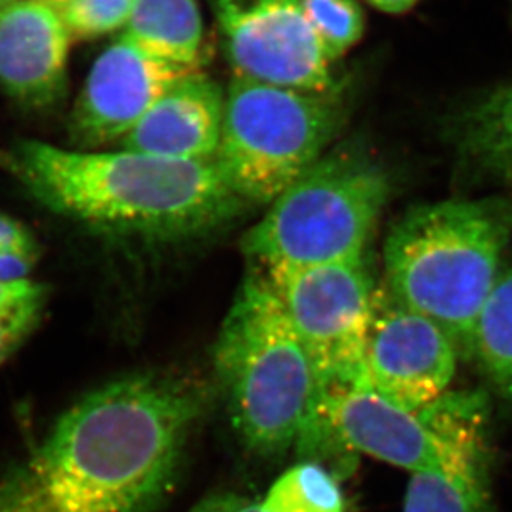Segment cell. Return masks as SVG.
<instances>
[{
  "label": "cell",
  "mask_w": 512,
  "mask_h": 512,
  "mask_svg": "<svg viewBox=\"0 0 512 512\" xmlns=\"http://www.w3.org/2000/svg\"><path fill=\"white\" fill-rule=\"evenodd\" d=\"M261 268L328 391L368 384L366 340L376 285L366 258Z\"/></svg>",
  "instance_id": "obj_8"
},
{
  "label": "cell",
  "mask_w": 512,
  "mask_h": 512,
  "mask_svg": "<svg viewBox=\"0 0 512 512\" xmlns=\"http://www.w3.org/2000/svg\"><path fill=\"white\" fill-rule=\"evenodd\" d=\"M10 2H14V0H0V9H2V7H5V5H9Z\"/></svg>",
  "instance_id": "obj_28"
},
{
  "label": "cell",
  "mask_w": 512,
  "mask_h": 512,
  "mask_svg": "<svg viewBox=\"0 0 512 512\" xmlns=\"http://www.w3.org/2000/svg\"><path fill=\"white\" fill-rule=\"evenodd\" d=\"M0 255L22 256L37 261L39 258V243L29 228L14 218L0 215Z\"/></svg>",
  "instance_id": "obj_22"
},
{
  "label": "cell",
  "mask_w": 512,
  "mask_h": 512,
  "mask_svg": "<svg viewBox=\"0 0 512 512\" xmlns=\"http://www.w3.org/2000/svg\"><path fill=\"white\" fill-rule=\"evenodd\" d=\"M403 512H499L493 459L464 469L411 474Z\"/></svg>",
  "instance_id": "obj_16"
},
{
  "label": "cell",
  "mask_w": 512,
  "mask_h": 512,
  "mask_svg": "<svg viewBox=\"0 0 512 512\" xmlns=\"http://www.w3.org/2000/svg\"><path fill=\"white\" fill-rule=\"evenodd\" d=\"M215 9L235 75L315 94L335 89L300 0H217Z\"/></svg>",
  "instance_id": "obj_9"
},
{
  "label": "cell",
  "mask_w": 512,
  "mask_h": 512,
  "mask_svg": "<svg viewBox=\"0 0 512 512\" xmlns=\"http://www.w3.org/2000/svg\"><path fill=\"white\" fill-rule=\"evenodd\" d=\"M341 120L331 92L283 89L235 75L213 162L243 202L270 205L325 155Z\"/></svg>",
  "instance_id": "obj_6"
},
{
  "label": "cell",
  "mask_w": 512,
  "mask_h": 512,
  "mask_svg": "<svg viewBox=\"0 0 512 512\" xmlns=\"http://www.w3.org/2000/svg\"><path fill=\"white\" fill-rule=\"evenodd\" d=\"M40 298H49V291L44 283H37L30 278L0 281V311L10 310L14 306L24 305Z\"/></svg>",
  "instance_id": "obj_23"
},
{
  "label": "cell",
  "mask_w": 512,
  "mask_h": 512,
  "mask_svg": "<svg viewBox=\"0 0 512 512\" xmlns=\"http://www.w3.org/2000/svg\"><path fill=\"white\" fill-rule=\"evenodd\" d=\"M213 361L248 449L316 456L328 388L260 265L245 276L220 326Z\"/></svg>",
  "instance_id": "obj_3"
},
{
  "label": "cell",
  "mask_w": 512,
  "mask_h": 512,
  "mask_svg": "<svg viewBox=\"0 0 512 512\" xmlns=\"http://www.w3.org/2000/svg\"><path fill=\"white\" fill-rule=\"evenodd\" d=\"M4 167L40 205L62 217L152 243L203 237L242 212L215 162L147 153L75 152L20 140Z\"/></svg>",
  "instance_id": "obj_2"
},
{
  "label": "cell",
  "mask_w": 512,
  "mask_h": 512,
  "mask_svg": "<svg viewBox=\"0 0 512 512\" xmlns=\"http://www.w3.org/2000/svg\"><path fill=\"white\" fill-rule=\"evenodd\" d=\"M70 35L54 5L14 0L0 9V89L45 109L65 87Z\"/></svg>",
  "instance_id": "obj_12"
},
{
  "label": "cell",
  "mask_w": 512,
  "mask_h": 512,
  "mask_svg": "<svg viewBox=\"0 0 512 512\" xmlns=\"http://www.w3.org/2000/svg\"><path fill=\"white\" fill-rule=\"evenodd\" d=\"M326 57L340 59L365 34V12L358 0H300Z\"/></svg>",
  "instance_id": "obj_19"
},
{
  "label": "cell",
  "mask_w": 512,
  "mask_h": 512,
  "mask_svg": "<svg viewBox=\"0 0 512 512\" xmlns=\"http://www.w3.org/2000/svg\"><path fill=\"white\" fill-rule=\"evenodd\" d=\"M193 70L147 54L127 35L115 40L90 70L70 117V133L82 147L122 140L175 82Z\"/></svg>",
  "instance_id": "obj_11"
},
{
  "label": "cell",
  "mask_w": 512,
  "mask_h": 512,
  "mask_svg": "<svg viewBox=\"0 0 512 512\" xmlns=\"http://www.w3.org/2000/svg\"><path fill=\"white\" fill-rule=\"evenodd\" d=\"M380 163L356 148L325 153L243 237L256 265L316 266L366 258L389 198Z\"/></svg>",
  "instance_id": "obj_5"
},
{
  "label": "cell",
  "mask_w": 512,
  "mask_h": 512,
  "mask_svg": "<svg viewBox=\"0 0 512 512\" xmlns=\"http://www.w3.org/2000/svg\"><path fill=\"white\" fill-rule=\"evenodd\" d=\"M205 406L192 381L137 373L67 409L0 473V512H150L172 489Z\"/></svg>",
  "instance_id": "obj_1"
},
{
  "label": "cell",
  "mask_w": 512,
  "mask_h": 512,
  "mask_svg": "<svg viewBox=\"0 0 512 512\" xmlns=\"http://www.w3.org/2000/svg\"><path fill=\"white\" fill-rule=\"evenodd\" d=\"M473 361L496 396L512 406V255L504 261L476 323Z\"/></svg>",
  "instance_id": "obj_17"
},
{
  "label": "cell",
  "mask_w": 512,
  "mask_h": 512,
  "mask_svg": "<svg viewBox=\"0 0 512 512\" xmlns=\"http://www.w3.org/2000/svg\"><path fill=\"white\" fill-rule=\"evenodd\" d=\"M223 117L222 87L193 70L175 82L122 138V150L187 162H213L222 140Z\"/></svg>",
  "instance_id": "obj_13"
},
{
  "label": "cell",
  "mask_w": 512,
  "mask_h": 512,
  "mask_svg": "<svg viewBox=\"0 0 512 512\" xmlns=\"http://www.w3.org/2000/svg\"><path fill=\"white\" fill-rule=\"evenodd\" d=\"M365 368L376 393L414 413L448 393L458 353L433 321L409 310L381 283L373 296Z\"/></svg>",
  "instance_id": "obj_10"
},
{
  "label": "cell",
  "mask_w": 512,
  "mask_h": 512,
  "mask_svg": "<svg viewBox=\"0 0 512 512\" xmlns=\"http://www.w3.org/2000/svg\"><path fill=\"white\" fill-rule=\"evenodd\" d=\"M258 512H345V496L333 471L301 461L276 479Z\"/></svg>",
  "instance_id": "obj_18"
},
{
  "label": "cell",
  "mask_w": 512,
  "mask_h": 512,
  "mask_svg": "<svg viewBox=\"0 0 512 512\" xmlns=\"http://www.w3.org/2000/svg\"><path fill=\"white\" fill-rule=\"evenodd\" d=\"M368 2L386 14H404L413 9L419 0H368Z\"/></svg>",
  "instance_id": "obj_26"
},
{
  "label": "cell",
  "mask_w": 512,
  "mask_h": 512,
  "mask_svg": "<svg viewBox=\"0 0 512 512\" xmlns=\"http://www.w3.org/2000/svg\"><path fill=\"white\" fill-rule=\"evenodd\" d=\"M454 138L469 165L512 183V84L469 105L456 119Z\"/></svg>",
  "instance_id": "obj_15"
},
{
  "label": "cell",
  "mask_w": 512,
  "mask_h": 512,
  "mask_svg": "<svg viewBox=\"0 0 512 512\" xmlns=\"http://www.w3.org/2000/svg\"><path fill=\"white\" fill-rule=\"evenodd\" d=\"M512 242V198H451L409 208L384 243V285L473 361L476 323Z\"/></svg>",
  "instance_id": "obj_4"
},
{
  "label": "cell",
  "mask_w": 512,
  "mask_h": 512,
  "mask_svg": "<svg viewBox=\"0 0 512 512\" xmlns=\"http://www.w3.org/2000/svg\"><path fill=\"white\" fill-rule=\"evenodd\" d=\"M325 444L406 469H464L493 459L489 403L478 391H448L421 411H406L370 384L331 389L323 409Z\"/></svg>",
  "instance_id": "obj_7"
},
{
  "label": "cell",
  "mask_w": 512,
  "mask_h": 512,
  "mask_svg": "<svg viewBox=\"0 0 512 512\" xmlns=\"http://www.w3.org/2000/svg\"><path fill=\"white\" fill-rule=\"evenodd\" d=\"M35 260L22 256L0 255V281L25 280L34 268Z\"/></svg>",
  "instance_id": "obj_25"
},
{
  "label": "cell",
  "mask_w": 512,
  "mask_h": 512,
  "mask_svg": "<svg viewBox=\"0 0 512 512\" xmlns=\"http://www.w3.org/2000/svg\"><path fill=\"white\" fill-rule=\"evenodd\" d=\"M47 300L49 298H40L14 306L10 310L0 311V365L9 360L37 330L44 316Z\"/></svg>",
  "instance_id": "obj_21"
},
{
  "label": "cell",
  "mask_w": 512,
  "mask_h": 512,
  "mask_svg": "<svg viewBox=\"0 0 512 512\" xmlns=\"http://www.w3.org/2000/svg\"><path fill=\"white\" fill-rule=\"evenodd\" d=\"M135 0H67L55 7L70 39H92L127 25Z\"/></svg>",
  "instance_id": "obj_20"
},
{
  "label": "cell",
  "mask_w": 512,
  "mask_h": 512,
  "mask_svg": "<svg viewBox=\"0 0 512 512\" xmlns=\"http://www.w3.org/2000/svg\"><path fill=\"white\" fill-rule=\"evenodd\" d=\"M125 27L124 35L147 54L197 70L203 42L197 0H135Z\"/></svg>",
  "instance_id": "obj_14"
},
{
  "label": "cell",
  "mask_w": 512,
  "mask_h": 512,
  "mask_svg": "<svg viewBox=\"0 0 512 512\" xmlns=\"http://www.w3.org/2000/svg\"><path fill=\"white\" fill-rule=\"evenodd\" d=\"M40 2H45V4L54 5V7H59V5L65 4L67 0H40Z\"/></svg>",
  "instance_id": "obj_27"
},
{
  "label": "cell",
  "mask_w": 512,
  "mask_h": 512,
  "mask_svg": "<svg viewBox=\"0 0 512 512\" xmlns=\"http://www.w3.org/2000/svg\"><path fill=\"white\" fill-rule=\"evenodd\" d=\"M188 512H258V501L237 493H218L202 499Z\"/></svg>",
  "instance_id": "obj_24"
}]
</instances>
